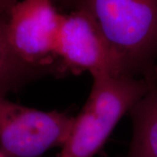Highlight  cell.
<instances>
[{
	"instance_id": "1",
	"label": "cell",
	"mask_w": 157,
	"mask_h": 157,
	"mask_svg": "<svg viewBox=\"0 0 157 157\" xmlns=\"http://www.w3.org/2000/svg\"><path fill=\"white\" fill-rule=\"evenodd\" d=\"M95 21L127 76L155 67L157 0H74Z\"/></svg>"
},
{
	"instance_id": "2",
	"label": "cell",
	"mask_w": 157,
	"mask_h": 157,
	"mask_svg": "<svg viewBox=\"0 0 157 157\" xmlns=\"http://www.w3.org/2000/svg\"><path fill=\"white\" fill-rule=\"evenodd\" d=\"M93 78L88 100L56 157L94 156L121 117L147 93L157 78V67L141 78L108 74Z\"/></svg>"
},
{
	"instance_id": "3",
	"label": "cell",
	"mask_w": 157,
	"mask_h": 157,
	"mask_svg": "<svg viewBox=\"0 0 157 157\" xmlns=\"http://www.w3.org/2000/svg\"><path fill=\"white\" fill-rule=\"evenodd\" d=\"M63 14L52 0H20L7 21V38L22 61L45 75L60 73L57 44Z\"/></svg>"
},
{
	"instance_id": "4",
	"label": "cell",
	"mask_w": 157,
	"mask_h": 157,
	"mask_svg": "<svg viewBox=\"0 0 157 157\" xmlns=\"http://www.w3.org/2000/svg\"><path fill=\"white\" fill-rule=\"evenodd\" d=\"M74 117L24 107L0 95V153L4 157H40L69 137Z\"/></svg>"
},
{
	"instance_id": "5",
	"label": "cell",
	"mask_w": 157,
	"mask_h": 157,
	"mask_svg": "<svg viewBox=\"0 0 157 157\" xmlns=\"http://www.w3.org/2000/svg\"><path fill=\"white\" fill-rule=\"evenodd\" d=\"M56 53L60 73L127 76L95 21L82 10L63 14Z\"/></svg>"
},
{
	"instance_id": "6",
	"label": "cell",
	"mask_w": 157,
	"mask_h": 157,
	"mask_svg": "<svg viewBox=\"0 0 157 157\" xmlns=\"http://www.w3.org/2000/svg\"><path fill=\"white\" fill-rule=\"evenodd\" d=\"M129 113L134 133L127 157H157V78Z\"/></svg>"
},
{
	"instance_id": "7",
	"label": "cell",
	"mask_w": 157,
	"mask_h": 157,
	"mask_svg": "<svg viewBox=\"0 0 157 157\" xmlns=\"http://www.w3.org/2000/svg\"><path fill=\"white\" fill-rule=\"evenodd\" d=\"M8 17L0 16V95L17 92L23 86L45 74L22 61L14 53L7 38Z\"/></svg>"
},
{
	"instance_id": "8",
	"label": "cell",
	"mask_w": 157,
	"mask_h": 157,
	"mask_svg": "<svg viewBox=\"0 0 157 157\" xmlns=\"http://www.w3.org/2000/svg\"><path fill=\"white\" fill-rule=\"evenodd\" d=\"M20 0H0V16L9 17L12 7Z\"/></svg>"
},
{
	"instance_id": "9",
	"label": "cell",
	"mask_w": 157,
	"mask_h": 157,
	"mask_svg": "<svg viewBox=\"0 0 157 157\" xmlns=\"http://www.w3.org/2000/svg\"><path fill=\"white\" fill-rule=\"evenodd\" d=\"M53 1V3L54 4H59V5H61V6H71V7H73V2H74V0H52Z\"/></svg>"
},
{
	"instance_id": "10",
	"label": "cell",
	"mask_w": 157,
	"mask_h": 157,
	"mask_svg": "<svg viewBox=\"0 0 157 157\" xmlns=\"http://www.w3.org/2000/svg\"><path fill=\"white\" fill-rule=\"evenodd\" d=\"M0 157H4L3 155H1V153H0Z\"/></svg>"
}]
</instances>
